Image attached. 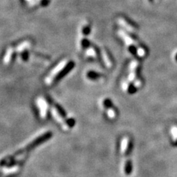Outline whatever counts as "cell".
Returning a JSON list of instances; mask_svg holds the SVG:
<instances>
[{
  "label": "cell",
  "instance_id": "5",
  "mask_svg": "<svg viewBox=\"0 0 177 177\" xmlns=\"http://www.w3.org/2000/svg\"><path fill=\"white\" fill-rule=\"evenodd\" d=\"M30 46V42H29V41H24V42H22V44H19V46H17L16 50L17 52H22L24 49H25L26 48L29 47Z\"/></svg>",
  "mask_w": 177,
  "mask_h": 177
},
{
  "label": "cell",
  "instance_id": "9",
  "mask_svg": "<svg viewBox=\"0 0 177 177\" xmlns=\"http://www.w3.org/2000/svg\"><path fill=\"white\" fill-rule=\"evenodd\" d=\"M171 134H172L173 140L175 143H177V126H174L171 128Z\"/></svg>",
  "mask_w": 177,
  "mask_h": 177
},
{
  "label": "cell",
  "instance_id": "14",
  "mask_svg": "<svg viewBox=\"0 0 177 177\" xmlns=\"http://www.w3.org/2000/svg\"><path fill=\"white\" fill-rule=\"evenodd\" d=\"M48 2H47V0H43L42 2H41V4H42L43 5H47Z\"/></svg>",
  "mask_w": 177,
  "mask_h": 177
},
{
  "label": "cell",
  "instance_id": "4",
  "mask_svg": "<svg viewBox=\"0 0 177 177\" xmlns=\"http://www.w3.org/2000/svg\"><path fill=\"white\" fill-rule=\"evenodd\" d=\"M137 61H134L131 63L129 66V70H130V72H129V75H128V80L129 81H133L134 80L135 78H136V66H137Z\"/></svg>",
  "mask_w": 177,
  "mask_h": 177
},
{
  "label": "cell",
  "instance_id": "12",
  "mask_svg": "<svg viewBox=\"0 0 177 177\" xmlns=\"http://www.w3.org/2000/svg\"><path fill=\"white\" fill-rule=\"evenodd\" d=\"M107 114L110 118H114V116H115V112L112 109H109L107 111Z\"/></svg>",
  "mask_w": 177,
  "mask_h": 177
},
{
  "label": "cell",
  "instance_id": "15",
  "mask_svg": "<svg viewBox=\"0 0 177 177\" xmlns=\"http://www.w3.org/2000/svg\"><path fill=\"white\" fill-rule=\"evenodd\" d=\"M149 1H152V0H149Z\"/></svg>",
  "mask_w": 177,
  "mask_h": 177
},
{
  "label": "cell",
  "instance_id": "11",
  "mask_svg": "<svg viewBox=\"0 0 177 177\" xmlns=\"http://www.w3.org/2000/svg\"><path fill=\"white\" fill-rule=\"evenodd\" d=\"M137 54H138V55H139V56H140V57H143V56H144V55H145V49H143V48H142V47H138L137 48Z\"/></svg>",
  "mask_w": 177,
  "mask_h": 177
},
{
  "label": "cell",
  "instance_id": "10",
  "mask_svg": "<svg viewBox=\"0 0 177 177\" xmlns=\"http://www.w3.org/2000/svg\"><path fill=\"white\" fill-rule=\"evenodd\" d=\"M86 55L88 56L92 57H95L96 56V53L95 50L93 49V48H88L86 50Z\"/></svg>",
  "mask_w": 177,
  "mask_h": 177
},
{
  "label": "cell",
  "instance_id": "7",
  "mask_svg": "<svg viewBox=\"0 0 177 177\" xmlns=\"http://www.w3.org/2000/svg\"><path fill=\"white\" fill-rule=\"evenodd\" d=\"M128 137H124L122 140V143H121V151L122 153L124 154L126 153L127 148H128Z\"/></svg>",
  "mask_w": 177,
  "mask_h": 177
},
{
  "label": "cell",
  "instance_id": "1",
  "mask_svg": "<svg viewBox=\"0 0 177 177\" xmlns=\"http://www.w3.org/2000/svg\"><path fill=\"white\" fill-rule=\"evenodd\" d=\"M65 65H66V61H63L61 62V63L51 72V73L48 75V77L46 78V80H45V83H46L47 85H49V84H51L53 80V78H55V75H57L59 72H61V70L64 67Z\"/></svg>",
  "mask_w": 177,
  "mask_h": 177
},
{
  "label": "cell",
  "instance_id": "8",
  "mask_svg": "<svg viewBox=\"0 0 177 177\" xmlns=\"http://www.w3.org/2000/svg\"><path fill=\"white\" fill-rule=\"evenodd\" d=\"M13 54V49L11 48H8L6 52V54H5V57H4V63L5 64H8L9 61H10V58L12 56Z\"/></svg>",
  "mask_w": 177,
  "mask_h": 177
},
{
  "label": "cell",
  "instance_id": "2",
  "mask_svg": "<svg viewBox=\"0 0 177 177\" xmlns=\"http://www.w3.org/2000/svg\"><path fill=\"white\" fill-rule=\"evenodd\" d=\"M37 105L39 109L41 118L44 119V118H46L47 115V109L48 106L47 103L46 102V101H45L44 98L39 97V98L37 100Z\"/></svg>",
  "mask_w": 177,
  "mask_h": 177
},
{
  "label": "cell",
  "instance_id": "3",
  "mask_svg": "<svg viewBox=\"0 0 177 177\" xmlns=\"http://www.w3.org/2000/svg\"><path fill=\"white\" fill-rule=\"evenodd\" d=\"M51 113L52 115L54 117L55 120L58 123H59L61 125L62 128H63L64 129L66 130L68 128V127L66 126V124L64 123V121L63 120V119H62V118L61 117V115H60L59 113L58 112V111H57L56 109H55V108H53V109H51Z\"/></svg>",
  "mask_w": 177,
  "mask_h": 177
},
{
  "label": "cell",
  "instance_id": "13",
  "mask_svg": "<svg viewBox=\"0 0 177 177\" xmlns=\"http://www.w3.org/2000/svg\"><path fill=\"white\" fill-rule=\"evenodd\" d=\"M141 83L142 82L140 81L139 79H136V80L134 81V85L136 86H140L141 85Z\"/></svg>",
  "mask_w": 177,
  "mask_h": 177
},
{
  "label": "cell",
  "instance_id": "6",
  "mask_svg": "<svg viewBox=\"0 0 177 177\" xmlns=\"http://www.w3.org/2000/svg\"><path fill=\"white\" fill-rule=\"evenodd\" d=\"M102 57L106 66H107L108 67H111V61L109 60L107 53H106V50H104V49H103L102 50Z\"/></svg>",
  "mask_w": 177,
  "mask_h": 177
}]
</instances>
